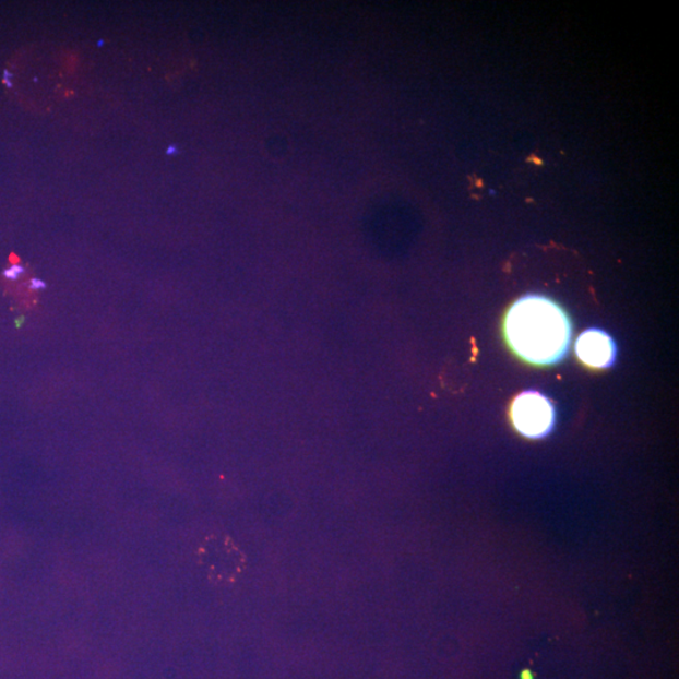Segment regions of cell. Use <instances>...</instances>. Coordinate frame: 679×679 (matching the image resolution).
<instances>
[{
    "mask_svg": "<svg viewBox=\"0 0 679 679\" xmlns=\"http://www.w3.org/2000/svg\"><path fill=\"white\" fill-rule=\"evenodd\" d=\"M504 338L520 359L537 367L558 364L568 354L571 322L557 302L544 296H525L509 309Z\"/></svg>",
    "mask_w": 679,
    "mask_h": 679,
    "instance_id": "6da1fadb",
    "label": "cell"
},
{
    "mask_svg": "<svg viewBox=\"0 0 679 679\" xmlns=\"http://www.w3.org/2000/svg\"><path fill=\"white\" fill-rule=\"evenodd\" d=\"M199 565L215 585H229L242 575L246 558L230 537L222 534L206 536L196 550Z\"/></svg>",
    "mask_w": 679,
    "mask_h": 679,
    "instance_id": "7a4b0ae2",
    "label": "cell"
},
{
    "mask_svg": "<svg viewBox=\"0 0 679 679\" xmlns=\"http://www.w3.org/2000/svg\"><path fill=\"white\" fill-rule=\"evenodd\" d=\"M511 419L513 427L521 434L532 439H540L548 436L553 428V405L541 393L524 392L512 402Z\"/></svg>",
    "mask_w": 679,
    "mask_h": 679,
    "instance_id": "3957f363",
    "label": "cell"
},
{
    "mask_svg": "<svg viewBox=\"0 0 679 679\" xmlns=\"http://www.w3.org/2000/svg\"><path fill=\"white\" fill-rule=\"evenodd\" d=\"M577 358L594 369H607L616 361L617 346L606 331L589 329L575 344Z\"/></svg>",
    "mask_w": 679,
    "mask_h": 679,
    "instance_id": "277c9868",
    "label": "cell"
},
{
    "mask_svg": "<svg viewBox=\"0 0 679 679\" xmlns=\"http://www.w3.org/2000/svg\"><path fill=\"white\" fill-rule=\"evenodd\" d=\"M23 272V269L20 266H14L13 269H11L10 271L5 272V276L10 277V278H16L21 275V273Z\"/></svg>",
    "mask_w": 679,
    "mask_h": 679,
    "instance_id": "5b68a950",
    "label": "cell"
},
{
    "mask_svg": "<svg viewBox=\"0 0 679 679\" xmlns=\"http://www.w3.org/2000/svg\"><path fill=\"white\" fill-rule=\"evenodd\" d=\"M31 288H33V289H43V288H46V284L44 283V281L37 279V278L36 279H32Z\"/></svg>",
    "mask_w": 679,
    "mask_h": 679,
    "instance_id": "8992f818",
    "label": "cell"
}]
</instances>
